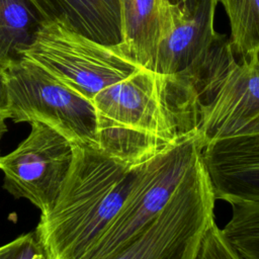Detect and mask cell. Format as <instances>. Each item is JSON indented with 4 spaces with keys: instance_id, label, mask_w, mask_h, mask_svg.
<instances>
[{
    "instance_id": "1",
    "label": "cell",
    "mask_w": 259,
    "mask_h": 259,
    "mask_svg": "<svg viewBox=\"0 0 259 259\" xmlns=\"http://www.w3.org/2000/svg\"><path fill=\"white\" fill-rule=\"evenodd\" d=\"M97 146L139 166L198 133V109L170 76L140 68L93 98Z\"/></svg>"
},
{
    "instance_id": "2",
    "label": "cell",
    "mask_w": 259,
    "mask_h": 259,
    "mask_svg": "<svg viewBox=\"0 0 259 259\" xmlns=\"http://www.w3.org/2000/svg\"><path fill=\"white\" fill-rule=\"evenodd\" d=\"M72 144L61 192L34 230L50 259H80L97 242L121 209L140 167L124 165L97 146Z\"/></svg>"
},
{
    "instance_id": "3",
    "label": "cell",
    "mask_w": 259,
    "mask_h": 259,
    "mask_svg": "<svg viewBox=\"0 0 259 259\" xmlns=\"http://www.w3.org/2000/svg\"><path fill=\"white\" fill-rule=\"evenodd\" d=\"M173 76L197 104L202 147L259 120V52L238 63L230 39L219 34L202 57Z\"/></svg>"
},
{
    "instance_id": "4",
    "label": "cell",
    "mask_w": 259,
    "mask_h": 259,
    "mask_svg": "<svg viewBox=\"0 0 259 259\" xmlns=\"http://www.w3.org/2000/svg\"><path fill=\"white\" fill-rule=\"evenodd\" d=\"M215 200L200 155L160 213L106 259H194L204 233L215 221Z\"/></svg>"
},
{
    "instance_id": "5",
    "label": "cell",
    "mask_w": 259,
    "mask_h": 259,
    "mask_svg": "<svg viewBox=\"0 0 259 259\" xmlns=\"http://www.w3.org/2000/svg\"><path fill=\"white\" fill-rule=\"evenodd\" d=\"M22 58L90 101L102 89L142 68L121 44L97 42L56 19L42 25Z\"/></svg>"
},
{
    "instance_id": "6",
    "label": "cell",
    "mask_w": 259,
    "mask_h": 259,
    "mask_svg": "<svg viewBox=\"0 0 259 259\" xmlns=\"http://www.w3.org/2000/svg\"><path fill=\"white\" fill-rule=\"evenodd\" d=\"M201 149L196 133L141 164L121 209L80 259H106L139 235L167 204Z\"/></svg>"
},
{
    "instance_id": "7",
    "label": "cell",
    "mask_w": 259,
    "mask_h": 259,
    "mask_svg": "<svg viewBox=\"0 0 259 259\" xmlns=\"http://www.w3.org/2000/svg\"><path fill=\"white\" fill-rule=\"evenodd\" d=\"M6 72L10 119L38 121L72 143L97 146L96 112L89 99L23 58L9 65Z\"/></svg>"
},
{
    "instance_id": "8",
    "label": "cell",
    "mask_w": 259,
    "mask_h": 259,
    "mask_svg": "<svg viewBox=\"0 0 259 259\" xmlns=\"http://www.w3.org/2000/svg\"><path fill=\"white\" fill-rule=\"evenodd\" d=\"M72 160V142L55 128L33 121L28 136L11 153L0 156L3 188L46 213L61 192Z\"/></svg>"
},
{
    "instance_id": "9",
    "label": "cell",
    "mask_w": 259,
    "mask_h": 259,
    "mask_svg": "<svg viewBox=\"0 0 259 259\" xmlns=\"http://www.w3.org/2000/svg\"><path fill=\"white\" fill-rule=\"evenodd\" d=\"M201 157L215 199L229 204L259 199V120L207 142Z\"/></svg>"
},
{
    "instance_id": "10",
    "label": "cell",
    "mask_w": 259,
    "mask_h": 259,
    "mask_svg": "<svg viewBox=\"0 0 259 259\" xmlns=\"http://www.w3.org/2000/svg\"><path fill=\"white\" fill-rule=\"evenodd\" d=\"M219 0H170V25L156 56L154 71L175 75L202 57L217 40Z\"/></svg>"
},
{
    "instance_id": "11",
    "label": "cell",
    "mask_w": 259,
    "mask_h": 259,
    "mask_svg": "<svg viewBox=\"0 0 259 259\" xmlns=\"http://www.w3.org/2000/svg\"><path fill=\"white\" fill-rule=\"evenodd\" d=\"M121 45L142 68L154 71L159 45L170 25V0H118Z\"/></svg>"
},
{
    "instance_id": "12",
    "label": "cell",
    "mask_w": 259,
    "mask_h": 259,
    "mask_svg": "<svg viewBox=\"0 0 259 259\" xmlns=\"http://www.w3.org/2000/svg\"><path fill=\"white\" fill-rule=\"evenodd\" d=\"M50 19L64 22L97 42H121L118 0H37Z\"/></svg>"
},
{
    "instance_id": "13",
    "label": "cell",
    "mask_w": 259,
    "mask_h": 259,
    "mask_svg": "<svg viewBox=\"0 0 259 259\" xmlns=\"http://www.w3.org/2000/svg\"><path fill=\"white\" fill-rule=\"evenodd\" d=\"M48 20L37 0H0V66L20 60Z\"/></svg>"
},
{
    "instance_id": "14",
    "label": "cell",
    "mask_w": 259,
    "mask_h": 259,
    "mask_svg": "<svg viewBox=\"0 0 259 259\" xmlns=\"http://www.w3.org/2000/svg\"><path fill=\"white\" fill-rule=\"evenodd\" d=\"M231 27V45L242 59L259 52V0H219Z\"/></svg>"
},
{
    "instance_id": "15",
    "label": "cell",
    "mask_w": 259,
    "mask_h": 259,
    "mask_svg": "<svg viewBox=\"0 0 259 259\" xmlns=\"http://www.w3.org/2000/svg\"><path fill=\"white\" fill-rule=\"evenodd\" d=\"M230 205L232 215L223 233L244 259H259V199Z\"/></svg>"
},
{
    "instance_id": "16",
    "label": "cell",
    "mask_w": 259,
    "mask_h": 259,
    "mask_svg": "<svg viewBox=\"0 0 259 259\" xmlns=\"http://www.w3.org/2000/svg\"><path fill=\"white\" fill-rule=\"evenodd\" d=\"M194 259H244L226 238L215 221L204 233Z\"/></svg>"
},
{
    "instance_id": "17",
    "label": "cell",
    "mask_w": 259,
    "mask_h": 259,
    "mask_svg": "<svg viewBox=\"0 0 259 259\" xmlns=\"http://www.w3.org/2000/svg\"><path fill=\"white\" fill-rule=\"evenodd\" d=\"M0 259H50L36 232L24 234L0 247Z\"/></svg>"
},
{
    "instance_id": "18",
    "label": "cell",
    "mask_w": 259,
    "mask_h": 259,
    "mask_svg": "<svg viewBox=\"0 0 259 259\" xmlns=\"http://www.w3.org/2000/svg\"><path fill=\"white\" fill-rule=\"evenodd\" d=\"M0 118H9V91L6 69L0 66Z\"/></svg>"
},
{
    "instance_id": "19",
    "label": "cell",
    "mask_w": 259,
    "mask_h": 259,
    "mask_svg": "<svg viewBox=\"0 0 259 259\" xmlns=\"http://www.w3.org/2000/svg\"><path fill=\"white\" fill-rule=\"evenodd\" d=\"M6 132H7V125L5 123V119L0 118V143H1V140ZM0 156H1V154H0Z\"/></svg>"
}]
</instances>
